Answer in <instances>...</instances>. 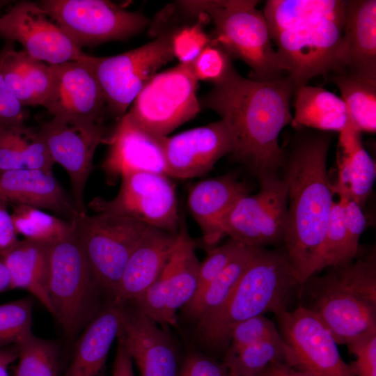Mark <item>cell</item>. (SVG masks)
I'll list each match as a JSON object with an SVG mask.
<instances>
[{
  "label": "cell",
  "instance_id": "obj_1",
  "mask_svg": "<svg viewBox=\"0 0 376 376\" xmlns=\"http://www.w3.org/2000/svg\"><path fill=\"white\" fill-rule=\"evenodd\" d=\"M295 86L288 76L270 80L247 79L235 69L199 101L217 113L232 139L231 157L258 180L280 175L285 151L282 129L292 120L290 101Z\"/></svg>",
  "mask_w": 376,
  "mask_h": 376
},
{
  "label": "cell",
  "instance_id": "obj_2",
  "mask_svg": "<svg viewBox=\"0 0 376 376\" xmlns=\"http://www.w3.org/2000/svg\"><path fill=\"white\" fill-rule=\"evenodd\" d=\"M284 149L280 175L287 187L288 221L283 243L300 286L315 274L334 203L327 169L332 133L299 128Z\"/></svg>",
  "mask_w": 376,
  "mask_h": 376
},
{
  "label": "cell",
  "instance_id": "obj_3",
  "mask_svg": "<svg viewBox=\"0 0 376 376\" xmlns=\"http://www.w3.org/2000/svg\"><path fill=\"white\" fill-rule=\"evenodd\" d=\"M326 269L299 287V306L322 320L338 345L376 330L375 247L359 248L352 262Z\"/></svg>",
  "mask_w": 376,
  "mask_h": 376
},
{
  "label": "cell",
  "instance_id": "obj_4",
  "mask_svg": "<svg viewBox=\"0 0 376 376\" xmlns=\"http://www.w3.org/2000/svg\"><path fill=\"white\" fill-rule=\"evenodd\" d=\"M300 285L285 249L258 248L235 288L220 307L199 318L195 334L210 352L224 354L233 328L255 316L287 309Z\"/></svg>",
  "mask_w": 376,
  "mask_h": 376
},
{
  "label": "cell",
  "instance_id": "obj_5",
  "mask_svg": "<svg viewBox=\"0 0 376 376\" xmlns=\"http://www.w3.org/2000/svg\"><path fill=\"white\" fill-rule=\"evenodd\" d=\"M258 1H181L187 14H201L214 26L212 43L232 58L244 62L251 69V79L270 80L285 76L263 12L256 8Z\"/></svg>",
  "mask_w": 376,
  "mask_h": 376
},
{
  "label": "cell",
  "instance_id": "obj_6",
  "mask_svg": "<svg viewBox=\"0 0 376 376\" xmlns=\"http://www.w3.org/2000/svg\"><path fill=\"white\" fill-rule=\"evenodd\" d=\"M49 297L52 315L73 338L107 303L74 230L51 244Z\"/></svg>",
  "mask_w": 376,
  "mask_h": 376
},
{
  "label": "cell",
  "instance_id": "obj_7",
  "mask_svg": "<svg viewBox=\"0 0 376 376\" xmlns=\"http://www.w3.org/2000/svg\"><path fill=\"white\" fill-rule=\"evenodd\" d=\"M71 221L88 265L109 302L130 255L149 226L107 212L79 214Z\"/></svg>",
  "mask_w": 376,
  "mask_h": 376
},
{
  "label": "cell",
  "instance_id": "obj_8",
  "mask_svg": "<svg viewBox=\"0 0 376 376\" xmlns=\"http://www.w3.org/2000/svg\"><path fill=\"white\" fill-rule=\"evenodd\" d=\"M345 11L283 30L272 37L279 63L295 86L327 75L338 67Z\"/></svg>",
  "mask_w": 376,
  "mask_h": 376
},
{
  "label": "cell",
  "instance_id": "obj_9",
  "mask_svg": "<svg viewBox=\"0 0 376 376\" xmlns=\"http://www.w3.org/2000/svg\"><path fill=\"white\" fill-rule=\"evenodd\" d=\"M192 63L157 73L127 113L141 127L162 136L194 118L201 110Z\"/></svg>",
  "mask_w": 376,
  "mask_h": 376
},
{
  "label": "cell",
  "instance_id": "obj_10",
  "mask_svg": "<svg viewBox=\"0 0 376 376\" xmlns=\"http://www.w3.org/2000/svg\"><path fill=\"white\" fill-rule=\"evenodd\" d=\"M173 33L161 32L154 40L116 56H91L105 103L120 118L157 70L174 58Z\"/></svg>",
  "mask_w": 376,
  "mask_h": 376
},
{
  "label": "cell",
  "instance_id": "obj_11",
  "mask_svg": "<svg viewBox=\"0 0 376 376\" xmlns=\"http://www.w3.org/2000/svg\"><path fill=\"white\" fill-rule=\"evenodd\" d=\"M38 4L81 49L127 39L149 24L144 15L109 1L45 0Z\"/></svg>",
  "mask_w": 376,
  "mask_h": 376
},
{
  "label": "cell",
  "instance_id": "obj_12",
  "mask_svg": "<svg viewBox=\"0 0 376 376\" xmlns=\"http://www.w3.org/2000/svg\"><path fill=\"white\" fill-rule=\"evenodd\" d=\"M259 191L241 197L224 217L221 230L251 247L283 243L288 221L287 187L280 175L258 180Z\"/></svg>",
  "mask_w": 376,
  "mask_h": 376
},
{
  "label": "cell",
  "instance_id": "obj_13",
  "mask_svg": "<svg viewBox=\"0 0 376 376\" xmlns=\"http://www.w3.org/2000/svg\"><path fill=\"white\" fill-rule=\"evenodd\" d=\"M118 194L111 200L95 198L88 206L97 213L118 214L177 233L180 229L178 200L169 177L150 172L123 175Z\"/></svg>",
  "mask_w": 376,
  "mask_h": 376
},
{
  "label": "cell",
  "instance_id": "obj_14",
  "mask_svg": "<svg viewBox=\"0 0 376 376\" xmlns=\"http://www.w3.org/2000/svg\"><path fill=\"white\" fill-rule=\"evenodd\" d=\"M54 163L67 171L72 200L79 214H86L84 189L93 169L97 147L106 143L105 128L97 122L53 116L38 130Z\"/></svg>",
  "mask_w": 376,
  "mask_h": 376
},
{
  "label": "cell",
  "instance_id": "obj_15",
  "mask_svg": "<svg viewBox=\"0 0 376 376\" xmlns=\"http://www.w3.org/2000/svg\"><path fill=\"white\" fill-rule=\"evenodd\" d=\"M275 315L279 332L291 351V366L319 376H354L331 332L315 313L299 306Z\"/></svg>",
  "mask_w": 376,
  "mask_h": 376
},
{
  "label": "cell",
  "instance_id": "obj_16",
  "mask_svg": "<svg viewBox=\"0 0 376 376\" xmlns=\"http://www.w3.org/2000/svg\"><path fill=\"white\" fill-rule=\"evenodd\" d=\"M47 16L38 3H17L0 16V36L19 42L30 56L49 65L87 61L91 55L77 46Z\"/></svg>",
  "mask_w": 376,
  "mask_h": 376
},
{
  "label": "cell",
  "instance_id": "obj_17",
  "mask_svg": "<svg viewBox=\"0 0 376 376\" xmlns=\"http://www.w3.org/2000/svg\"><path fill=\"white\" fill-rule=\"evenodd\" d=\"M180 242L155 282L138 298L136 304L146 315L165 320L166 327L178 326L176 312L194 297L198 286L201 263L195 243L182 226Z\"/></svg>",
  "mask_w": 376,
  "mask_h": 376
},
{
  "label": "cell",
  "instance_id": "obj_18",
  "mask_svg": "<svg viewBox=\"0 0 376 376\" xmlns=\"http://www.w3.org/2000/svg\"><path fill=\"white\" fill-rule=\"evenodd\" d=\"M117 340L139 369L140 376H179L178 352L168 329L131 305L120 306Z\"/></svg>",
  "mask_w": 376,
  "mask_h": 376
},
{
  "label": "cell",
  "instance_id": "obj_19",
  "mask_svg": "<svg viewBox=\"0 0 376 376\" xmlns=\"http://www.w3.org/2000/svg\"><path fill=\"white\" fill-rule=\"evenodd\" d=\"M166 136L156 135L136 124L126 113L107 136V154L101 167L109 185L133 172L167 175L164 150Z\"/></svg>",
  "mask_w": 376,
  "mask_h": 376
},
{
  "label": "cell",
  "instance_id": "obj_20",
  "mask_svg": "<svg viewBox=\"0 0 376 376\" xmlns=\"http://www.w3.org/2000/svg\"><path fill=\"white\" fill-rule=\"evenodd\" d=\"M233 148L230 132L219 120L166 136L164 150L168 177L187 179L210 171Z\"/></svg>",
  "mask_w": 376,
  "mask_h": 376
},
{
  "label": "cell",
  "instance_id": "obj_21",
  "mask_svg": "<svg viewBox=\"0 0 376 376\" xmlns=\"http://www.w3.org/2000/svg\"><path fill=\"white\" fill-rule=\"evenodd\" d=\"M86 61L50 65L53 81L43 107L53 116H64L98 123L104 96L91 68Z\"/></svg>",
  "mask_w": 376,
  "mask_h": 376
},
{
  "label": "cell",
  "instance_id": "obj_22",
  "mask_svg": "<svg viewBox=\"0 0 376 376\" xmlns=\"http://www.w3.org/2000/svg\"><path fill=\"white\" fill-rule=\"evenodd\" d=\"M173 233L148 226L130 255L112 299L119 306L132 304L157 279L180 242Z\"/></svg>",
  "mask_w": 376,
  "mask_h": 376
},
{
  "label": "cell",
  "instance_id": "obj_23",
  "mask_svg": "<svg viewBox=\"0 0 376 376\" xmlns=\"http://www.w3.org/2000/svg\"><path fill=\"white\" fill-rule=\"evenodd\" d=\"M338 68L376 79L375 0L346 1Z\"/></svg>",
  "mask_w": 376,
  "mask_h": 376
},
{
  "label": "cell",
  "instance_id": "obj_24",
  "mask_svg": "<svg viewBox=\"0 0 376 376\" xmlns=\"http://www.w3.org/2000/svg\"><path fill=\"white\" fill-rule=\"evenodd\" d=\"M0 200L48 210L72 220L79 215L72 198L53 173L29 169L0 171Z\"/></svg>",
  "mask_w": 376,
  "mask_h": 376
},
{
  "label": "cell",
  "instance_id": "obj_25",
  "mask_svg": "<svg viewBox=\"0 0 376 376\" xmlns=\"http://www.w3.org/2000/svg\"><path fill=\"white\" fill-rule=\"evenodd\" d=\"M246 194L247 186L230 175L204 180L191 187L187 205L207 246L214 245L223 237L221 224L224 217Z\"/></svg>",
  "mask_w": 376,
  "mask_h": 376
},
{
  "label": "cell",
  "instance_id": "obj_26",
  "mask_svg": "<svg viewBox=\"0 0 376 376\" xmlns=\"http://www.w3.org/2000/svg\"><path fill=\"white\" fill-rule=\"evenodd\" d=\"M121 308L107 302L84 328L63 376H104L109 352L117 339Z\"/></svg>",
  "mask_w": 376,
  "mask_h": 376
},
{
  "label": "cell",
  "instance_id": "obj_27",
  "mask_svg": "<svg viewBox=\"0 0 376 376\" xmlns=\"http://www.w3.org/2000/svg\"><path fill=\"white\" fill-rule=\"evenodd\" d=\"M51 244L24 239L0 254L11 289L31 293L52 314L49 297Z\"/></svg>",
  "mask_w": 376,
  "mask_h": 376
},
{
  "label": "cell",
  "instance_id": "obj_28",
  "mask_svg": "<svg viewBox=\"0 0 376 376\" xmlns=\"http://www.w3.org/2000/svg\"><path fill=\"white\" fill-rule=\"evenodd\" d=\"M337 148L338 178L332 184L334 194L346 191L362 207L371 194L376 166L363 145L361 132L352 120L339 133Z\"/></svg>",
  "mask_w": 376,
  "mask_h": 376
},
{
  "label": "cell",
  "instance_id": "obj_29",
  "mask_svg": "<svg viewBox=\"0 0 376 376\" xmlns=\"http://www.w3.org/2000/svg\"><path fill=\"white\" fill-rule=\"evenodd\" d=\"M1 72L5 82L21 105H42L51 91L52 66L17 51L13 42H6L2 49Z\"/></svg>",
  "mask_w": 376,
  "mask_h": 376
},
{
  "label": "cell",
  "instance_id": "obj_30",
  "mask_svg": "<svg viewBox=\"0 0 376 376\" xmlns=\"http://www.w3.org/2000/svg\"><path fill=\"white\" fill-rule=\"evenodd\" d=\"M294 95L290 124L296 129L340 133L351 120L343 100L322 87L306 84L296 89Z\"/></svg>",
  "mask_w": 376,
  "mask_h": 376
},
{
  "label": "cell",
  "instance_id": "obj_31",
  "mask_svg": "<svg viewBox=\"0 0 376 376\" xmlns=\"http://www.w3.org/2000/svg\"><path fill=\"white\" fill-rule=\"evenodd\" d=\"M54 164L38 131L26 125L0 130V171L26 168L52 173Z\"/></svg>",
  "mask_w": 376,
  "mask_h": 376
},
{
  "label": "cell",
  "instance_id": "obj_32",
  "mask_svg": "<svg viewBox=\"0 0 376 376\" xmlns=\"http://www.w3.org/2000/svg\"><path fill=\"white\" fill-rule=\"evenodd\" d=\"M338 88L354 125L362 133L376 130V79L338 68L325 76Z\"/></svg>",
  "mask_w": 376,
  "mask_h": 376
},
{
  "label": "cell",
  "instance_id": "obj_33",
  "mask_svg": "<svg viewBox=\"0 0 376 376\" xmlns=\"http://www.w3.org/2000/svg\"><path fill=\"white\" fill-rule=\"evenodd\" d=\"M344 0H268L263 15L271 38L281 31L345 11Z\"/></svg>",
  "mask_w": 376,
  "mask_h": 376
},
{
  "label": "cell",
  "instance_id": "obj_34",
  "mask_svg": "<svg viewBox=\"0 0 376 376\" xmlns=\"http://www.w3.org/2000/svg\"><path fill=\"white\" fill-rule=\"evenodd\" d=\"M258 248L246 246L215 279L183 307L185 316L196 322L220 307L231 295Z\"/></svg>",
  "mask_w": 376,
  "mask_h": 376
},
{
  "label": "cell",
  "instance_id": "obj_35",
  "mask_svg": "<svg viewBox=\"0 0 376 376\" xmlns=\"http://www.w3.org/2000/svg\"><path fill=\"white\" fill-rule=\"evenodd\" d=\"M292 354L283 338L264 340L230 354L224 355L222 362L230 376H259L277 362L291 366Z\"/></svg>",
  "mask_w": 376,
  "mask_h": 376
},
{
  "label": "cell",
  "instance_id": "obj_36",
  "mask_svg": "<svg viewBox=\"0 0 376 376\" xmlns=\"http://www.w3.org/2000/svg\"><path fill=\"white\" fill-rule=\"evenodd\" d=\"M15 345L18 362L13 376H59V350L55 342L30 331Z\"/></svg>",
  "mask_w": 376,
  "mask_h": 376
},
{
  "label": "cell",
  "instance_id": "obj_37",
  "mask_svg": "<svg viewBox=\"0 0 376 376\" xmlns=\"http://www.w3.org/2000/svg\"><path fill=\"white\" fill-rule=\"evenodd\" d=\"M11 217L17 234L28 240L52 244L74 230L71 220L63 219L31 206L13 205Z\"/></svg>",
  "mask_w": 376,
  "mask_h": 376
},
{
  "label": "cell",
  "instance_id": "obj_38",
  "mask_svg": "<svg viewBox=\"0 0 376 376\" xmlns=\"http://www.w3.org/2000/svg\"><path fill=\"white\" fill-rule=\"evenodd\" d=\"M347 235L340 201H334L326 226L315 274L323 269L351 263L347 256Z\"/></svg>",
  "mask_w": 376,
  "mask_h": 376
},
{
  "label": "cell",
  "instance_id": "obj_39",
  "mask_svg": "<svg viewBox=\"0 0 376 376\" xmlns=\"http://www.w3.org/2000/svg\"><path fill=\"white\" fill-rule=\"evenodd\" d=\"M33 301L24 297L0 305V346L16 345L31 331Z\"/></svg>",
  "mask_w": 376,
  "mask_h": 376
},
{
  "label": "cell",
  "instance_id": "obj_40",
  "mask_svg": "<svg viewBox=\"0 0 376 376\" xmlns=\"http://www.w3.org/2000/svg\"><path fill=\"white\" fill-rule=\"evenodd\" d=\"M273 321L260 315L247 319L233 329L229 345L224 355L233 354L249 345L264 340L281 338Z\"/></svg>",
  "mask_w": 376,
  "mask_h": 376
},
{
  "label": "cell",
  "instance_id": "obj_41",
  "mask_svg": "<svg viewBox=\"0 0 376 376\" xmlns=\"http://www.w3.org/2000/svg\"><path fill=\"white\" fill-rule=\"evenodd\" d=\"M230 58L220 47L213 43L207 46L192 62L198 81L214 85L224 81L235 70Z\"/></svg>",
  "mask_w": 376,
  "mask_h": 376
},
{
  "label": "cell",
  "instance_id": "obj_42",
  "mask_svg": "<svg viewBox=\"0 0 376 376\" xmlns=\"http://www.w3.org/2000/svg\"><path fill=\"white\" fill-rule=\"evenodd\" d=\"M246 246H249L229 237L224 244L210 251L200 264L196 295L215 279Z\"/></svg>",
  "mask_w": 376,
  "mask_h": 376
},
{
  "label": "cell",
  "instance_id": "obj_43",
  "mask_svg": "<svg viewBox=\"0 0 376 376\" xmlns=\"http://www.w3.org/2000/svg\"><path fill=\"white\" fill-rule=\"evenodd\" d=\"M212 43V38L205 32L200 22L173 31L171 39L174 57L180 63H192Z\"/></svg>",
  "mask_w": 376,
  "mask_h": 376
},
{
  "label": "cell",
  "instance_id": "obj_44",
  "mask_svg": "<svg viewBox=\"0 0 376 376\" xmlns=\"http://www.w3.org/2000/svg\"><path fill=\"white\" fill-rule=\"evenodd\" d=\"M344 214V222L347 235V256L350 262L356 258L359 238L366 228V219L362 207L346 191H338Z\"/></svg>",
  "mask_w": 376,
  "mask_h": 376
},
{
  "label": "cell",
  "instance_id": "obj_45",
  "mask_svg": "<svg viewBox=\"0 0 376 376\" xmlns=\"http://www.w3.org/2000/svg\"><path fill=\"white\" fill-rule=\"evenodd\" d=\"M355 359L350 364L354 376H376V330L345 345Z\"/></svg>",
  "mask_w": 376,
  "mask_h": 376
},
{
  "label": "cell",
  "instance_id": "obj_46",
  "mask_svg": "<svg viewBox=\"0 0 376 376\" xmlns=\"http://www.w3.org/2000/svg\"><path fill=\"white\" fill-rule=\"evenodd\" d=\"M0 51V130L25 125L29 113L8 89L1 72Z\"/></svg>",
  "mask_w": 376,
  "mask_h": 376
},
{
  "label": "cell",
  "instance_id": "obj_47",
  "mask_svg": "<svg viewBox=\"0 0 376 376\" xmlns=\"http://www.w3.org/2000/svg\"><path fill=\"white\" fill-rule=\"evenodd\" d=\"M179 376H230L222 361L200 353L189 355L180 367Z\"/></svg>",
  "mask_w": 376,
  "mask_h": 376
},
{
  "label": "cell",
  "instance_id": "obj_48",
  "mask_svg": "<svg viewBox=\"0 0 376 376\" xmlns=\"http://www.w3.org/2000/svg\"><path fill=\"white\" fill-rule=\"evenodd\" d=\"M8 203L0 200V254L12 247L17 242L11 214L8 210Z\"/></svg>",
  "mask_w": 376,
  "mask_h": 376
},
{
  "label": "cell",
  "instance_id": "obj_49",
  "mask_svg": "<svg viewBox=\"0 0 376 376\" xmlns=\"http://www.w3.org/2000/svg\"><path fill=\"white\" fill-rule=\"evenodd\" d=\"M134 363L122 343L118 341L112 376H135Z\"/></svg>",
  "mask_w": 376,
  "mask_h": 376
},
{
  "label": "cell",
  "instance_id": "obj_50",
  "mask_svg": "<svg viewBox=\"0 0 376 376\" xmlns=\"http://www.w3.org/2000/svg\"><path fill=\"white\" fill-rule=\"evenodd\" d=\"M259 376H319L309 371L299 370L284 362H277L268 367Z\"/></svg>",
  "mask_w": 376,
  "mask_h": 376
},
{
  "label": "cell",
  "instance_id": "obj_51",
  "mask_svg": "<svg viewBox=\"0 0 376 376\" xmlns=\"http://www.w3.org/2000/svg\"><path fill=\"white\" fill-rule=\"evenodd\" d=\"M11 289L8 272L0 258V292Z\"/></svg>",
  "mask_w": 376,
  "mask_h": 376
},
{
  "label": "cell",
  "instance_id": "obj_52",
  "mask_svg": "<svg viewBox=\"0 0 376 376\" xmlns=\"http://www.w3.org/2000/svg\"><path fill=\"white\" fill-rule=\"evenodd\" d=\"M17 357L18 352L16 345L15 347L0 350V361H9L13 363L17 360Z\"/></svg>",
  "mask_w": 376,
  "mask_h": 376
},
{
  "label": "cell",
  "instance_id": "obj_53",
  "mask_svg": "<svg viewBox=\"0 0 376 376\" xmlns=\"http://www.w3.org/2000/svg\"><path fill=\"white\" fill-rule=\"evenodd\" d=\"M13 362L9 361H0V376H10L8 371V367Z\"/></svg>",
  "mask_w": 376,
  "mask_h": 376
},
{
  "label": "cell",
  "instance_id": "obj_54",
  "mask_svg": "<svg viewBox=\"0 0 376 376\" xmlns=\"http://www.w3.org/2000/svg\"><path fill=\"white\" fill-rule=\"evenodd\" d=\"M1 16V15H0Z\"/></svg>",
  "mask_w": 376,
  "mask_h": 376
}]
</instances>
